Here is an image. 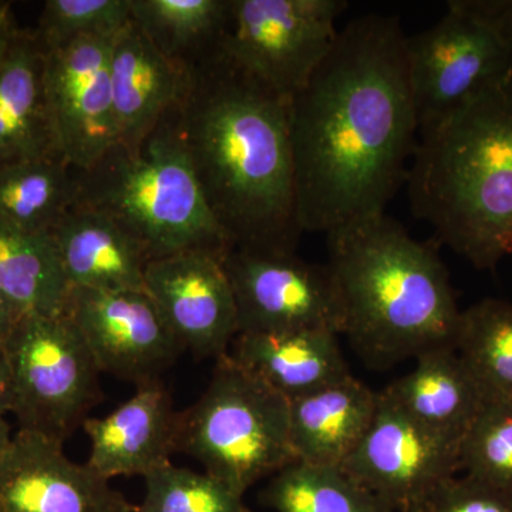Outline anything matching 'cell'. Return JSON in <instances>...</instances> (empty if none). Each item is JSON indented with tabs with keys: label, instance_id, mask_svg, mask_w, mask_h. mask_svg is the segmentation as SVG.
Returning a JSON list of instances; mask_svg holds the SVG:
<instances>
[{
	"label": "cell",
	"instance_id": "cell-1",
	"mask_svg": "<svg viewBox=\"0 0 512 512\" xmlns=\"http://www.w3.org/2000/svg\"><path fill=\"white\" fill-rule=\"evenodd\" d=\"M396 16L350 20L289 101L296 212L302 232L386 214L419 138Z\"/></svg>",
	"mask_w": 512,
	"mask_h": 512
},
{
	"label": "cell",
	"instance_id": "cell-2",
	"mask_svg": "<svg viewBox=\"0 0 512 512\" xmlns=\"http://www.w3.org/2000/svg\"><path fill=\"white\" fill-rule=\"evenodd\" d=\"M177 124L198 183L231 248L296 252L289 100L220 47L190 67Z\"/></svg>",
	"mask_w": 512,
	"mask_h": 512
},
{
	"label": "cell",
	"instance_id": "cell-3",
	"mask_svg": "<svg viewBox=\"0 0 512 512\" xmlns=\"http://www.w3.org/2000/svg\"><path fill=\"white\" fill-rule=\"evenodd\" d=\"M406 185L413 214L477 271L512 256V72L420 128Z\"/></svg>",
	"mask_w": 512,
	"mask_h": 512
},
{
	"label": "cell",
	"instance_id": "cell-4",
	"mask_svg": "<svg viewBox=\"0 0 512 512\" xmlns=\"http://www.w3.org/2000/svg\"><path fill=\"white\" fill-rule=\"evenodd\" d=\"M326 239L342 335L366 366L386 370L434 346L454 345L461 309L433 245L410 237L387 214Z\"/></svg>",
	"mask_w": 512,
	"mask_h": 512
},
{
	"label": "cell",
	"instance_id": "cell-5",
	"mask_svg": "<svg viewBox=\"0 0 512 512\" xmlns=\"http://www.w3.org/2000/svg\"><path fill=\"white\" fill-rule=\"evenodd\" d=\"M177 107L141 146H116L89 170L77 171L76 205L116 222L148 261L190 249L220 255L231 249L192 168Z\"/></svg>",
	"mask_w": 512,
	"mask_h": 512
},
{
	"label": "cell",
	"instance_id": "cell-6",
	"mask_svg": "<svg viewBox=\"0 0 512 512\" xmlns=\"http://www.w3.org/2000/svg\"><path fill=\"white\" fill-rule=\"evenodd\" d=\"M177 451L245 495L296 461L289 400L231 356H222L200 399L178 417Z\"/></svg>",
	"mask_w": 512,
	"mask_h": 512
},
{
	"label": "cell",
	"instance_id": "cell-7",
	"mask_svg": "<svg viewBox=\"0 0 512 512\" xmlns=\"http://www.w3.org/2000/svg\"><path fill=\"white\" fill-rule=\"evenodd\" d=\"M19 430L57 441L89 419L100 399V369L66 313L29 315L5 336Z\"/></svg>",
	"mask_w": 512,
	"mask_h": 512
},
{
	"label": "cell",
	"instance_id": "cell-8",
	"mask_svg": "<svg viewBox=\"0 0 512 512\" xmlns=\"http://www.w3.org/2000/svg\"><path fill=\"white\" fill-rule=\"evenodd\" d=\"M345 0H231L220 50L291 101L329 56Z\"/></svg>",
	"mask_w": 512,
	"mask_h": 512
},
{
	"label": "cell",
	"instance_id": "cell-9",
	"mask_svg": "<svg viewBox=\"0 0 512 512\" xmlns=\"http://www.w3.org/2000/svg\"><path fill=\"white\" fill-rule=\"evenodd\" d=\"M406 64L420 130L510 74L512 50L451 0L436 25L406 37Z\"/></svg>",
	"mask_w": 512,
	"mask_h": 512
},
{
	"label": "cell",
	"instance_id": "cell-10",
	"mask_svg": "<svg viewBox=\"0 0 512 512\" xmlns=\"http://www.w3.org/2000/svg\"><path fill=\"white\" fill-rule=\"evenodd\" d=\"M234 292L238 333L328 329L342 335L343 308L328 266L296 252L231 248L222 256Z\"/></svg>",
	"mask_w": 512,
	"mask_h": 512
},
{
	"label": "cell",
	"instance_id": "cell-11",
	"mask_svg": "<svg viewBox=\"0 0 512 512\" xmlns=\"http://www.w3.org/2000/svg\"><path fill=\"white\" fill-rule=\"evenodd\" d=\"M458 444L410 419L379 392L375 420L342 468L393 512H419L441 484L460 474Z\"/></svg>",
	"mask_w": 512,
	"mask_h": 512
},
{
	"label": "cell",
	"instance_id": "cell-12",
	"mask_svg": "<svg viewBox=\"0 0 512 512\" xmlns=\"http://www.w3.org/2000/svg\"><path fill=\"white\" fill-rule=\"evenodd\" d=\"M64 313L100 372L137 387L158 382L184 350L147 291L70 288Z\"/></svg>",
	"mask_w": 512,
	"mask_h": 512
},
{
	"label": "cell",
	"instance_id": "cell-13",
	"mask_svg": "<svg viewBox=\"0 0 512 512\" xmlns=\"http://www.w3.org/2000/svg\"><path fill=\"white\" fill-rule=\"evenodd\" d=\"M111 39L86 37L45 53L57 146L76 171L89 170L119 146L109 72Z\"/></svg>",
	"mask_w": 512,
	"mask_h": 512
},
{
	"label": "cell",
	"instance_id": "cell-14",
	"mask_svg": "<svg viewBox=\"0 0 512 512\" xmlns=\"http://www.w3.org/2000/svg\"><path fill=\"white\" fill-rule=\"evenodd\" d=\"M222 256L190 249L148 261L144 285L175 338L198 359L228 355L238 312Z\"/></svg>",
	"mask_w": 512,
	"mask_h": 512
},
{
	"label": "cell",
	"instance_id": "cell-15",
	"mask_svg": "<svg viewBox=\"0 0 512 512\" xmlns=\"http://www.w3.org/2000/svg\"><path fill=\"white\" fill-rule=\"evenodd\" d=\"M0 512H138L62 441L19 430L0 460Z\"/></svg>",
	"mask_w": 512,
	"mask_h": 512
},
{
	"label": "cell",
	"instance_id": "cell-16",
	"mask_svg": "<svg viewBox=\"0 0 512 512\" xmlns=\"http://www.w3.org/2000/svg\"><path fill=\"white\" fill-rule=\"evenodd\" d=\"M109 72L119 146L133 150L181 103L190 67L163 55L131 19L111 39Z\"/></svg>",
	"mask_w": 512,
	"mask_h": 512
},
{
	"label": "cell",
	"instance_id": "cell-17",
	"mask_svg": "<svg viewBox=\"0 0 512 512\" xmlns=\"http://www.w3.org/2000/svg\"><path fill=\"white\" fill-rule=\"evenodd\" d=\"M178 417L170 393L160 380L137 387V393L101 419H87L90 467L106 480L146 477L171 463L177 451Z\"/></svg>",
	"mask_w": 512,
	"mask_h": 512
},
{
	"label": "cell",
	"instance_id": "cell-18",
	"mask_svg": "<svg viewBox=\"0 0 512 512\" xmlns=\"http://www.w3.org/2000/svg\"><path fill=\"white\" fill-rule=\"evenodd\" d=\"M63 157L47 101L45 52L19 29L0 59V168Z\"/></svg>",
	"mask_w": 512,
	"mask_h": 512
},
{
	"label": "cell",
	"instance_id": "cell-19",
	"mask_svg": "<svg viewBox=\"0 0 512 512\" xmlns=\"http://www.w3.org/2000/svg\"><path fill=\"white\" fill-rule=\"evenodd\" d=\"M328 329L238 333L228 355L291 402L352 375Z\"/></svg>",
	"mask_w": 512,
	"mask_h": 512
},
{
	"label": "cell",
	"instance_id": "cell-20",
	"mask_svg": "<svg viewBox=\"0 0 512 512\" xmlns=\"http://www.w3.org/2000/svg\"><path fill=\"white\" fill-rule=\"evenodd\" d=\"M50 235L70 288L146 291V252L106 215L74 205Z\"/></svg>",
	"mask_w": 512,
	"mask_h": 512
},
{
	"label": "cell",
	"instance_id": "cell-21",
	"mask_svg": "<svg viewBox=\"0 0 512 512\" xmlns=\"http://www.w3.org/2000/svg\"><path fill=\"white\" fill-rule=\"evenodd\" d=\"M379 393L350 375L289 402L296 461L342 467L375 420Z\"/></svg>",
	"mask_w": 512,
	"mask_h": 512
},
{
	"label": "cell",
	"instance_id": "cell-22",
	"mask_svg": "<svg viewBox=\"0 0 512 512\" xmlns=\"http://www.w3.org/2000/svg\"><path fill=\"white\" fill-rule=\"evenodd\" d=\"M416 365L383 390L410 419L460 441L485 396L454 345L434 346L414 357Z\"/></svg>",
	"mask_w": 512,
	"mask_h": 512
},
{
	"label": "cell",
	"instance_id": "cell-23",
	"mask_svg": "<svg viewBox=\"0 0 512 512\" xmlns=\"http://www.w3.org/2000/svg\"><path fill=\"white\" fill-rule=\"evenodd\" d=\"M77 197V171L63 157L0 168V228L50 234Z\"/></svg>",
	"mask_w": 512,
	"mask_h": 512
},
{
	"label": "cell",
	"instance_id": "cell-24",
	"mask_svg": "<svg viewBox=\"0 0 512 512\" xmlns=\"http://www.w3.org/2000/svg\"><path fill=\"white\" fill-rule=\"evenodd\" d=\"M0 291L19 318L63 315L70 286L52 235L0 228Z\"/></svg>",
	"mask_w": 512,
	"mask_h": 512
},
{
	"label": "cell",
	"instance_id": "cell-25",
	"mask_svg": "<svg viewBox=\"0 0 512 512\" xmlns=\"http://www.w3.org/2000/svg\"><path fill=\"white\" fill-rule=\"evenodd\" d=\"M231 0H131V19L163 55L191 67L220 45Z\"/></svg>",
	"mask_w": 512,
	"mask_h": 512
},
{
	"label": "cell",
	"instance_id": "cell-26",
	"mask_svg": "<svg viewBox=\"0 0 512 512\" xmlns=\"http://www.w3.org/2000/svg\"><path fill=\"white\" fill-rule=\"evenodd\" d=\"M454 348L485 400L512 404V302L485 298L461 311Z\"/></svg>",
	"mask_w": 512,
	"mask_h": 512
},
{
	"label": "cell",
	"instance_id": "cell-27",
	"mask_svg": "<svg viewBox=\"0 0 512 512\" xmlns=\"http://www.w3.org/2000/svg\"><path fill=\"white\" fill-rule=\"evenodd\" d=\"M261 500L274 512H393L342 467L303 461L269 478Z\"/></svg>",
	"mask_w": 512,
	"mask_h": 512
},
{
	"label": "cell",
	"instance_id": "cell-28",
	"mask_svg": "<svg viewBox=\"0 0 512 512\" xmlns=\"http://www.w3.org/2000/svg\"><path fill=\"white\" fill-rule=\"evenodd\" d=\"M144 485L138 512H252L244 495L205 471L168 463L147 474Z\"/></svg>",
	"mask_w": 512,
	"mask_h": 512
},
{
	"label": "cell",
	"instance_id": "cell-29",
	"mask_svg": "<svg viewBox=\"0 0 512 512\" xmlns=\"http://www.w3.org/2000/svg\"><path fill=\"white\" fill-rule=\"evenodd\" d=\"M460 474L512 491V404L485 400L458 444Z\"/></svg>",
	"mask_w": 512,
	"mask_h": 512
},
{
	"label": "cell",
	"instance_id": "cell-30",
	"mask_svg": "<svg viewBox=\"0 0 512 512\" xmlns=\"http://www.w3.org/2000/svg\"><path fill=\"white\" fill-rule=\"evenodd\" d=\"M131 20V0H47L35 36L43 52L86 37L111 39Z\"/></svg>",
	"mask_w": 512,
	"mask_h": 512
},
{
	"label": "cell",
	"instance_id": "cell-31",
	"mask_svg": "<svg viewBox=\"0 0 512 512\" xmlns=\"http://www.w3.org/2000/svg\"><path fill=\"white\" fill-rule=\"evenodd\" d=\"M419 512H512V491L457 474L441 484Z\"/></svg>",
	"mask_w": 512,
	"mask_h": 512
},
{
	"label": "cell",
	"instance_id": "cell-32",
	"mask_svg": "<svg viewBox=\"0 0 512 512\" xmlns=\"http://www.w3.org/2000/svg\"><path fill=\"white\" fill-rule=\"evenodd\" d=\"M453 3L493 30L512 50V0H453Z\"/></svg>",
	"mask_w": 512,
	"mask_h": 512
},
{
	"label": "cell",
	"instance_id": "cell-33",
	"mask_svg": "<svg viewBox=\"0 0 512 512\" xmlns=\"http://www.w3.org/2000/svg\"><path fill=\"white\" fill-rule=\"evenodd\" d=\"M13 380L8 353L0 339V414L12 413Z\"/></svg>",
	"mask_w": 512,
	"mask_h": 512
},
{
	"label": "cell",
	"instance_id": "cell-34",
	"mask_svg": "<svg viewBox=\"0 0 512 512\" xmlns=\"http://www.w3.org/2000/svg\"><path fill=\"white\" fill-rule=\"evenodd\" d=\"M15 15H13L12 3L0 0V59L5 55L13 37L18 33Z\"/></svg>",
	"mask_w": 512,
	"mask_h": 512
},
{
	"label": "cell",
	"instance_id": "cell-35",
	"mask_svg": "<svg viewBox=\"0 0 512 512\" xmlns=\"http://www.w3.org/2000/svg\"><path fill=\"white\" fill-rule=\"evenodd\" d=\"M18 319V313L15 312L6 296L0 291V339L8 335Z\"/></svg>",
	"mask_w": 512,
	"mask_h": 512
},
{
	"label": "cell",
	"instance_id": "cell-36",
	"mask_svg": "<svg viewBox=\"0 0 512 512\" xmlns=\"http://www.w3.org/2000/svg\"><path fill=\"white\" fill-rule=\"evenodd\" d=\"M12 433H10V426L6 421L5 416L0 414V460H2L3 454L8 450L10 443H12Z\"/></svg>",
	"mask_w": 512,
	"mask_h": 512
}]
</instances>
